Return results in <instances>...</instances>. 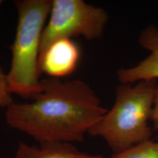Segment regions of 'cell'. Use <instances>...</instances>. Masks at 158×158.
<instances>
[{
  "label": "cell",
  "mask_w": 158,
  "mask_h": 158,
  "mask_svg": "<svg viewBox=\"0 0 158 158\" xmlns=\"http://www.w3.org/2000/svg\"><path fill=\"white\" fill-rule=\"evenodd\" d=\"M42 90L31 102H13L6 109V122L40 143L81 142L108 111L87 84L79 79L41 80Z\"/></svg>",
  "instance_id": "obj_1"
},
{
  "label": "cell",
  "mask_w": 158,
  "mask_h": 158,
  "mask_svg": "<svg viewBox=\"0 0 158 158\" xmlns=\"http://www.w3.org/2000/svg\"><path fill=\"white\" fill-rule=\"evenodd\" d=\"M14 158H104L100 155H90L79 151L73 143L48 142L39 147L20 142Z\"/></svg>",
  "instance_id": "obj_7"
},
{
  "label": "cell",
  "mask_w": 158,
  "mask_h": 158,
  "mask_svg": "<svg viewBox=\"0 0 158 158\" xmlns=\"http://www.w3.org/2000/svg\"><path fill=\"white\" fill-rule=\"evenodd\" d=\"M157 82L120 84L116 89L114 106L91 128L89 135L103 138L114 154L151 140L153 130L149 122Z\"/></svg>",
  "instance_id": "obj_2"
},
{
  "label": "cell",
  "mask_w": 158,
  "mask_h": 158,
  "mask_svg": "<svg viewBox=\"0 0 158 158\" xmlns=\"http://www.w3.org/2000/svg\"><path fill=\"white\" fill-rule=\"evenodd\" d=\"M2 3H3V1H2V0H0V5H1Z\"/></svg>",
  "instance_id": "obj_11"
},
{
  "label": "cell",
  "mask_w": 158,
  "mask_h": 158,
  "mask_svg": "<svg viewBox=\"0 0 158 158\" xmlns=\"http://www.w3.org/2000/svg\"><path fill=\"white\" fill-rule=\"evenodd\" d=\"M108 158H158V141H144Z\"/></svg>",
  "instance_id": "obj_8"
},
{
  "label": "cell",
  "mask_w": 158,
  "mask_h": 158,
  "mask_svg": "<svg viewBox=\"0 0 158 158\" xmlns=\"http://www.w3.org/2000/svg\"><path fill=\"white\" fill-rule=\"evenodd\" d=\"M10 91L7 74L4 72L0 64V107L7 108L13 103V99Z\"/></svg>",
  "instance_id": "obj_9"
},
{
  "label": "cell",
  "mask_w": 158,
  "mask_h": 158,
  "mask_svg": "<svg viewBox=\"0 0 158 158\" xmlns=\"http://www.w3.org/2000/svg\"><path fill=\"white\" fill-rule=\"evenodd\" d=\"M14 4L18 23L14 40L10 46L9 88L12 94L31 98L42 90L39 68L41 38L52 0H19Z\"/></svg>",
  "instance_id": "obj_3"
},
{
  "label": "cell",
  "mask_w": 158,
  "mask_h": 158,
  "mask_svg": "<svg viewBox=\"0 0 158 158\" xmlns=\"http://www.w3.org/2000/svg\"><path fill=\"white\" fill-rule=\"evenodd\" d=\"M49 16L43 31L40 53L58 40L100 39L109 20L106 10L83 0H52Z\"/></svg>",
  "instance_id": "obj_4"
},
{
  "label": "cell",
  "mask_w": 158,
  "mask_h": 158,
  "mask_svg": "<svg viewBox=\"0 0 158 158\" xmlns=\"http://www.w3.org/2000/svg\"><path fill=\"white\" fill-rule=\"evenodd\" d=\"M151 121L153 123L154 130L157 132V138L158 141V81L157 82V84H156L155 91V97H154L152 114Z\"/></svg>",
  "instance_id": "obj_10"
},
{
  "label": "cell",
  "mask_w": 158,
  "mask_h": 158,
  "mask_svg": "<svg viewBox=\"0 0 158 158\" xmlns=\"http://www.w3.org/2000/svg\"><path fill=\"white\" fill-rule=\"evenodd\" d=\"M80 49L71 39L58 40L52 43L40 54L39 68L50 78H62L76 70Z\"/></svg>",
  "instance_id": "obj_6"
},
{
  "label": "cell",
  "mask_w": 158,
  "mask_h": 158,
  "mask_svg": "<svg viewBox=\"0 0 158 158\" xmlns=\"http://www.w3.org/2000/svg\"><path fill=\"white\" fill-rule=\"evenodd\" d=\"M141 47L150 54L135 66L120 68L116 73L121 84H133L142 81L158 79V27L151 23L144 28L138 38Z\"/></svg>",
  "instance_id": "obj_5"
}]
</instances>
